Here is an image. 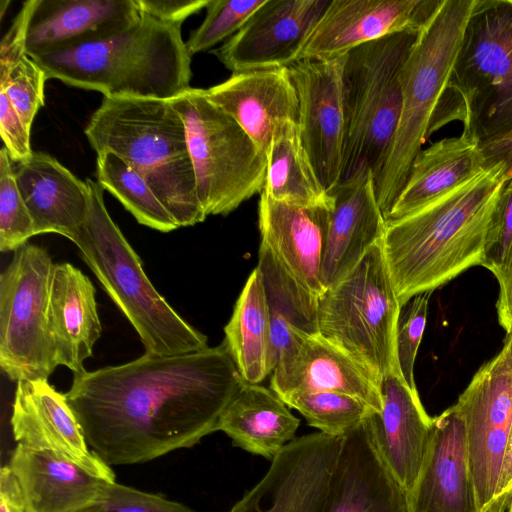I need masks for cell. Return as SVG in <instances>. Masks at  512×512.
<instances>
[{
  "label": "cell",
  "instance_id": "1",
  "mask_svg": "<svg viewBox=\"0 0 512 512\" xmlns=\"http://www.w3.org/2000/svg\"><path fill=\"white\" fill-rule=\"evenodd\" d=\"M244 383L222 343L83 370L65 395L91 450L109 466L127 465L190 448L217 431Z\"/></svg>",
  "mask_w": 512,
  "mask_h": 512
},
{
  "label": "cell",
  "instance_id": "2",
  "mask_svg": "<svg viewBox=\"0 0 512 512\" xmlns=\"http://www.w3.org/2000/svg\"><path fill=\"white\" fill-rule=\"evenodd\" d=\"M507 180L506 165L494 163L422 209L386 222L383 253L402 308L416 295L433 292L482 264L486 235Z\"/></svg>",
  "mask_w": 512,
  "mask_h": 512
},
{
  "label": "cell",
  "instance_id": "3",
  "mask_svg": "<svg viewBox=\"0 0 512 512\" xmlns=\"http://www.w3.org/2000/svg\"><path fill=\"white\" fill-rule=\"evenodd\" d=\"M31 58L47 80L104 97L170 100L191 87V55L181 25L142 12L114 34Z\"/></svg>",
  "mask_w": 512,
  "mask_h": 512
},
{
  "label": "cell",
  "instance_id": "4",
  "mask_svg": "<svg viewBox=\"0 0 512 512\" xmlns=\"http://www.w3.org/2000/svg\"><path fill=\"white\" fill-rule=\"evenodd\" d=\"M84 132L97 155L114 153L146 180L178 227L205 220L185 125L171 99L104 97Z\"/></svg>",
  "mask_w": 512,
  "mask_h": 512
},
{
  "label": "cell",
  "instance_id": "5",
  "mask_svg": "<svg viewBox=\"0 0 512 512\" xmlns=\"http://www.w3.org/2000/svg\"><path fill=\"white\" fill-rule=\"evenodd\" d=\"M476 2L441 0L410 51L402 72L399 123L374 177L377 201L385 219L407 181L414 159L431 135Z\"/></svg>",
  "mask_w": 512,
  "mask_h": 512
},
{
  "label": "cell",
  "instance_id": "6",
  "mask_svg": "<svg viewBox=\"0 0 512 512\" xmlns=\"http://www.w3.org/2000/svg\"><path fill=\"white\" fill-rule=\"evenodd\" d=\"M87 219L72 241L106 293L139 335L145 353L178 355L204 349L207 337L161 296L141 259L110 217L98 181L87 178Z\"/></svg>",
  "mask_w": 512,
  "mask_h": 512
},
{
  "label": "cell",
  "instance_id": "7",
  "mask_svg": "<svg viewBox=\"0 0 512 512\" xmlns=\"http://www.w3.org/2000/svg\"><path fill=\"white\" fill-rule=\"evenodd\" d=\"M481 143L512 133V0H477L432 133L452 120Z\"/></svg>",
  "mask_w": 512,
  "mask_h": 512
},
{
  "label": "cell",
  "instance_id": "8",
  "mask_svg": "<svg viewBox=\"0 0 512 512\" xmlns=\"http://www.w3.org/2000/svg\"><path fill=\"white\" fill-rule=\"evenodd\" d=\"M418 33L399 32L346 54L342 71L345 137L341 181L364 166L378 173L402 108V72Z\"/></svg>",
  "mask_w": 512,
  "mask_h": 512
},
{
  "label": "cell",
  "instance_id": "9",
  "mask_svg": "<svg viewBox=\"0 0 512 512\" xmlns=\"http://www.w3.org/2000/svg\"><path fill=\"white\" fill-rule=\"evenodd\" d=\"M401 309L381 240L318 297V330L381 382L390 373L402 376L396 351Z\"/></svg>",
  "mask_w": 512,
  "mask_h": 512
},
{
  "label": "cell",
  "instance_id": "10",
  "mask_svg": "<svg viewBox=\"0 0 512 512\" xmlns=\"http://www.w3.org/2000/svg\"><path fill=\"white\" fill-rule=\"evenodd\" d=\"M186 129L196 188L208 215H227L264 187L267 154L241 126L192 88L171 99Z\"/></svg>",
  "mask_w": 512,
  "mask_h": 512
},
{
  "label": "cell",
  "instance_id": "11",
  "mask_svg": "<svg viewBox=\"0 0 512 512\" xmlns=\"http://www.w3.org/2000/svg\"><path fill=\"white\" fill-rule=\"evenodd\" d=\"M53 266L45 248L26 243L0 275V366L12 381L48 380L58 366L48 326Z\"/></svg>",
  "mask_w": 512,
  "mask_h": 512
},
{
  "label": "cell",
  "instance_id": "12",
  "mask_svg": "<svg viewBox=\"0 0 512 512\" xmlns=\"http://www.w3.org/2000/svg\"><path fill=\"white\" fill-rule=\"evenodd\" d=\"M453 406L464 423L477 502L481 512H488L512 426V366L507 344L476 372Z\"/></svg>",
  "mask_w": 512,
  "mask_h": 512
},
{
  "label": "cell",
  "instance_id": "13",
  "mask_svg": "<svg viewBox=\"0 0 512 512\" xmlns=\"http://www.w3.org/2000/svg\"><path fill=\"white\" fill-rule=\"evenodd\" d=\"M343 437H296L262 479L227 512H322Z\"/></svg>",
  "mask_w": 512,
  "mask_h": 512
},
{
  "label": "cell",
  "instance_id": "14",
  "mask_svg": "<svg viewBox=\"0 0 512 512\" xmlns=\"http://www.w3.org/2000/svg\"><path fill=\"white\" fill-rule=\"evenodd\" d=\"M345 57L300 60L288 68L298 95L300 137L327 193L341 182L342 175Z\"/></svg>",
  "mask_w": 512,
  "mask_h": 512
},
{
  "label": "cell",
  "instance_id": "15",
  "mask_svg": "<svg viewBox=\"0 0 512 512\" xmlns=\"http://www.w3.org/2000/svg\"><path fill=\"white\" fill-rule=\"evenodd\" d=\"M331 0H266L244 26L211 51L232 73L289 68Z\"/></svg>",
  "mask_w": 512,
  "mask_h": 512
},
{
  "label": "cell",
  "instance_id": "16",
  "mask_svg": "<svg viewBox=\"0 0 512 512\" xmlns=\"http://www.w3.org/2000/svg\"><path fill=\"white\" fill-rule=\"evenodd\" d=\"M441 0H331L300 60H328L399 32L419 33Z\"/></svg>",
  "mask_w": 512,
  "mask_h": 512
},
{
  "label": "cell",
  "instance_id": "17",
  "mask_svg": "<svg viewBox=\"0 0 512 512\" xmlns=\"http://www.w3.org/2000/svg\"><path fill=\"white\" fill-rule=\"evenodd\" d=\"M271 373L270 388L282 399L297 392L352 395L375 412L382 410L380 381L350 353L321 333L293 334Z\"/></svg>",
  "mask_w": 512,
  "mask_h": 512
},
{
  "label": "cell",
  "instance_id": "18",
  "mask_svg": "<svg viewBox=\"0 0 512 512\" xmlns=\"http://www.w3.org/2000/svg\"><path fill=\"white\" fill-rule=\"evenodd\" d=\"M15 441L77 464L90 474L115 481L109 465L89 447L66 395L48 380L17 382L11 415Z\"/></svg>",
  "mask_w": 512,
  "mask_h": 512
},
{
  "label": "cell",
  "instance_id": "19",
  "mask_svg": "<svg viewBox=\"0 0 512 512\" xmlns=\"http://www.w3.org/2000/svg\"><path fill=\"white\" fill-rule=\"evenodd\" d=\"M322 512H411L409 493L383 459L369 416L343 437Z\"/></svg>",
  "mask_w": 512,
  "mask_h": 512
},
{
  "label": "cell",
  "instance_id": "20",
  "mask_svg": "<svg viewBox=\"0 0 512 512\" xmlns=\"http://www.w3.org/2000/svg\"><path fill=\"white\" fill-rule=\"evenodd\" d=\"M329 194L332 200L322 262L325 290L345 276L374 244L383 239L386 228L371 169L360 167Z\"/></svg>",
  "mask_w": 512,
  "mask_h": 512
},
{
  "label": "cell",
  "instance_id": "21",
  "mask_svg": "<svg viewBox=\"0 0 512 512\" xmlns=\"http://www.w3.org/2000/svg\"><path fill=\"white\" fill-rule=\"evenodd\" d=\"M411 512H481L471 477L464 423L452 405L433 417Z\"/></svg>",
  "mask_w": 512,
  "mask_h": 512
},
{
  "label": "cell",
  "instance_id": "22",
  "mask_svg": "<svg viewBox=\"0 0 512 512\" xmlns=\"http://www.w3.org/2000/svg\"><path fill=\"white\" fill-rule=\"evenodd\" d=\"M29 57L114 34L139 16L135 0H28Z\"/></svg>",
  "mask_w": 512,
  "mask_h": 512
},
{
  "label": "cell",
  "instance_id": "23",
  "mask_svg": "<svg viewBox=\"0 0 512 512\" xmlns=\"http://www.w3.org/2000/svg\"><path fill=\"white\" fill-rule=\"evenodd\" d=\"M205 92L266 154L285 124H298V95L288 68L232 73Z\"/></svg>",
  "mask_w": 512,
  "mask_h": 512
},
{
  "label": "cell",
  "instance_id": "24",
  "mask_svg": "<svg viewBox=\"0 0 512 512\" xmlns=\"http://www.w3.org/2000/svg\"><path fill=\"white\" fill-rule=\"evenodd\" d=\"M380 388L382 410L369 415L370 425L383 459L410 494L427 451L433 417L401 375H386Z\"/></svg>",
  "mask_w": 512,
  "mask_h": 512
},
{
  "label": "cell",
  "instance_id": "25",
  "mask_svg": "<svg viewBox=\"0 0 512 512\" xmlns=\"http://www.w3.org/2000/svg\"><path fill=\"white\" fill-rule=\"evenodd\" d=\"M330 205H290L271 199L263 191L258 203L261 242L275 253L302 285L317 296L325 291L322 262Z\"/></svg>",
  "mask_w": 512,
  "mask_h": 512
},
{
  "label": "cell",
  "instance_id": "26",
  "mask_svg": "<svg viewBox=\"0 0 512 512\" xmlns=\"http://www.w3.org/2000/svg\"><path fill=\"white\" fill-rule=\"evenodd\" d=\"M14 173L35 235L57 233L73 241L89 211L86 181L43 152H33L30 158L16 163Z\"/></svg>",
  "mask_w": 512,
  "mask_h": 512
},
{
  "label": "cell",
  "instance_id": "27",
  "mask_svg": "<svg viewBox=\"0 0 512 512\" xmlns=\"http://www.w3.org/2000/svg\"><path fill=\"white\" fill-rule=\"evenodd\" d=\"M48 326L57 365L74 374L85 370L102 326L91 280L70 263L54 264L48 300Z\"/></svg>",
  "mask_w": 512,
  "mask_h": 512
},
{
  "label": "cell",
  "instance_id": "28",
  "mask_svg": "<svg viewBox=\"0 0 512 512\" xmlns=\"http://www.w3.org/2000/svg\"><path fill=\"white\" fill-rule=\"evenodd\" d=\"M7 464L29 512H85L99 500L108 481L49 452L20 444Z\"/></svg>",
  "mask_w": 512,
  "mask_h": 512
},
{
  "label": "cell",
  "instance_id": "29",
  "mask_svg": "<svg viewBox=\"0 0 512 512\" xmlns=\"http://www.w3.org/2000/svg\"><path fill=\"white\" fill-rule=\"evenodd\" d=\"M481 142L462 131L438 140L414 159L386 222L404 218L455 190L486 169Z\"/></svg>",
  "mask_w": 512,
  "mask_h": 512
},
{
  "label": "cell",
  "instance_id": "30",
  "mask_svg": "<svg viewBox=\"0 0 512 512\" xmlns=\"http://www.w3.org/2000/svg\"><path fill=\"white\" fill-rule=\"evenodd\" d=\"M299 425L271 388L245 382L222 412L217 431L224 432L235 447L272 461L296 438Z\"/></svg>",
  "mask_w": 512,
  "mask_h": 512
},
{
  "label": "cell",
  "instance_id": "31",
  "mask_svg": "<svg viewBox=\"0 0 512 512\" xmlns=\"http://www.w3.org/2000/svg\"><path fill=\"white\" fill-rule=\"evenodd\" d=\"M271 323L272 372L280 355L292 343L295 332L312 334L318 330V297L302 285L263 242L258 265Z\"/></svg>",
  "mask_w": 512,
  "mask_h": 512
},
{
  "label": "cell",
  "instance_id": "32",
  "mask_svg": "<svg viewBox=\"0 0 512 512\" xmlns=\"http://www.w3.org/2000/svg\"><path fill=\"white\" fill-rule=\"evenodd\" d=\"M224 332L223 343L242 379L260 384L272 373L271 323L263 279L257 267L249 275Z\"/></svg>",
  "mask_w": 512,
  "mask_h": 512
},
{
  "label": "cell",
  "instance_id": "33",
  "mask_svg": "<svg viewBox=\"0 0 512 512\" xmlns=\"http://www.w3.org/2000/svg\"><path fill=\"white\" fill-rule=\"evenodd\" d=\"M271 199L295 206L330 205L303 146L297 123L285 124L273 137L267 151L263 187Z\"/></svg>",
  "mask_w": 512,
  "mask_h": 512
},
{
  "label": "cell",
  "instance_id": "34",
  "mask_svg": "<svg viewBox=\"0 0 512 512\" xmlns=\"http://www.w3.org/2000/svg\"><path fill=\"white\" fill-rule=\"evenodd\" d=\"M26 14L18 12L0 45V90L31 130L44 104V71L25 52Z\"/></svg>",
  "mask_w": 512,
  "mask_h": 512
},
{
  "label": "cell",
  "instance_id": "35",
  "mask_svg": "<svg viewBox=\"0 0 512 512\" xmlns=\"http://www.w3.org/2000/svg\"><path fill=\"white\" fill-rule=\"evenodd\" d=\"M97 178L140 224L160 232L179 228L146 180L114 153L97 155Z\"/></svg>",
  "mask_w": 512,
  "mask_h": 512
},
{
  "label": "cell",
  "instance_id": "36",
  "mask_svg": "<svg viewBox=\"0 0 512 512\" xmlns=\"http://www.w3.org/2000/svg\"><path fill=\"white\" fill-rule=\"evenodd\" d=\"M282 400L310 426L334 437H345L375 412L359 398L333 391L297 392Z\"/></svg>",
  "mask_w": 512,
  "mask_h": 512
},
{
  "label": "cell",
  "instance_id": "37",
  "mask_svg": "<svg viewBox=\"0 0 512 512\" xmlns=\"http://www.w3.org/2000/svg\"><path fill=\"white\" fill-rule=\"evenodd\" d=\"M266 0H209L206 16L191 32L186 47L192 56L235 35Z\"/></svg>",
  "mask_w": 512,
  "mask_h": 512
},
{
  "label": "cell",
  "instance_id": "38",
  "mask_svg": "<svg viewBox=\"0 0 512 512\" xmlns=\"http://www.w3.org/2000/svg\"><path fill=\"white\" fill-rule=\"evenodd\" d=\"M35 235L27 206L18 189L7 149L0 152V250L15 251Z\"/></svg>",
  "mask_w": 512,
  "mask_h": 512
},
{
  "label": "cell",
  "instance_id": "39",
  "mask_svg": "<svg viewBox=\"0 0 512 512\" xmlns=\"http://www.w3.org/2000/svg\"><path fill=\"white\" fill-rule=\"evenodd\" d=\"M431 295L432 292L416 295L401 309L399 316L396 334L397 360L402 377L412 390H417L414 364L426 327Z\"/></svg>",
  "mask_w": 512,
  "mask_h": 512
},
{
  "label": "cell",
  "instance_id": "40",
  "mask_svg": "<svg viewBox=\"0 0 512 512\" xmlns=\"http://www.w3.org/2000/svg\"><path fill=\"white\" fill-rule=\"evenodd\" d=\"M512 262V177L500 195L494 211L484 245L485 267L499 279Z\"/></svg>",
  "mask_w": 512,
  "mask_h": 512
},
{
  "label": "cell",
  "instance_id": "41",
  "mask_svg": "<svg viewBox=\"0 0 512 512\" xmlns=\"http://www.w3.org/2000/svg\"><path fill=\"white\" fill-rule=\"evenodd\" d=\"M85 512H194L161 495L106 481L99 500Z\"/></svg>",
  "mask_w": 512,
  "mask_h": 512
},
{
  "label": "cell",
  "instance_id": "42",
  "mask_svg": "<svg viewBox=\"0 0 512 512\" xmlns=\"http://www.w3.org/2000/svg\"><path fill=\"white\" fill-rule=\"evenodd\" d=\"M0 133L12 162H22L32 156L31 130L26 127L7 94L1 90Z\"/></svg>",
  "mask_w": 512,
  "mask_h": 512
},
{
  "label": "cell",
  "instance_id": "43",
  "mask_svg": "<svg viewBox=\"0 0 512 512\" xmlns=\"http://www.w3.org/2000/svg\"><path fill=\"white\" fill-rule=\"evenodd\" d=\"M209 0H135L140 12L158 20L181 25L185 19L205 8Z\"/></svg>",
  "mask_w": 512,
  "mask_h": 512
},
{
  "label": "cell",
  "instance_id": "44",
  "mask_svg": "<svg viewBox=\"0 0 512 512\" xmlns=\"http://www.w3.org/2000/svg\"><path fill=\"white\" fill-rule=\"evenodd\" d=\"M0 512H29L19 483L8 464L0 471Z\"/></svg>",
  "mask_w": 512,
  "mask_h": 512
},
{
  "label": "cell",
  "instance_id": "45",
  "mask_svg": "<svg viewBox=\"0 0 512 512\" xmlns=\"http://www.w3.org/2000/svg\"><path fill=\"white\" fill-rule=\"evenodd\" d=\"M499 297L496 304L498 321L507 334L512 332V262L508 270L497 279Z\"/></svg>",
  "mask_w": 512,
  "mask_h": 512
},
{
  "label": "cell",
  "instance_id": "46",
  "mask_svg": "<svg viewBox=\"0 0 512 512\" xmlns=\"http://www.w3.org/2000/svg\"><path fill=\"white\" fill-rule=\"evenodd\" d=\"M486 167L503 162L507 168V178L512 177V133L481 143Z\"/></svg>",
  "mask_w": 512,
  "mask_h": 512
},
{
  "label": "cell",
  "instance_id": "47",
  "mask_svg": "<svg viewBox=\"0 0 512 512\" xmlns=\"http://www.w3.org/2000/svg\"><path fill=\"white\" fill-rule=\"evenodd\" d=\"M512 489V426L508 435L507 443L505 446L499 480L496 488L494 501L489 508L488 512L495 509L504 497Z\"/></svg>",
  "mask_w": 512,
  "mask_h": 512
},
{
  "label": "cell",
  "instance_id": "48",
  "mask_svg": "<svg viewBox=\"0 0 512 512\" xmlns=\"http://www.w3.org/2000/svg\"><path fill=\"white\" fill-rule=\"evenodd\" d=\"M491 512H512V489L504 497L501 503Z\"/></svg>",
  "mask_w": 512,
  "mask_h": 512
},
{
  "label": "cell",
  "instance_id": "49",
  "mask_svg": "<svg viewBox=\"0 0 512 512\" xmlns=\"http://www.w3.org/2000/svg\"><path fill=\"white\" fill-rule=\"evenodd\" d=\"M505 344H507V346L509 348V355H510V361H511V366H512V332L507 334V337L505 339Z\"/></svg>",
  "mask_w": 512,
  "mask_h": 512
},
{
  "label": "cell",
  "instance_id": "50",
  "mask_svg": "<svg viewBox=\"0 0 512 512\" xmlns=\"http://www.w3.org/2000/svg\"><path fill=\"white\" fill-rule=\"evenodd\" d=\"M10 1H6V0H1L0 2V6H1V18L4 17V11L6 9V7L9 5Z\"/></svg>",
  "mask_w": 512,
  "mask_h": 512
}]
</instances>
